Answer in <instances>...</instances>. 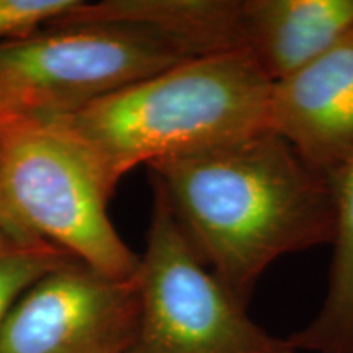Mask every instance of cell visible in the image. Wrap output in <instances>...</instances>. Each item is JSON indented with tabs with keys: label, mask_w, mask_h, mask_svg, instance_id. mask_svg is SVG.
<instances>
[{
	"label": "cell",
	"mask_w": 353,
	"mask_h": 353,
	"mask_svg": "<svg viewBox=\"0 0 353 353\" xmlns=\"http://www.w3.org/2000/svg\"><path fill=\"white\" fill-rule=\"evenodd\" d=\"M136 281L139 319L126 353H296L290 339L247 317L193 252L156 187Z\"/></svg>",
	"instance_id": "5"
},
{
	"label": "cell",
	"mask_w": 353,
	"mask_h": 353,
	"mask_svg": "<svg viewBox=\"0 0 353 353\" xmlns=\"http://www.w3.org/2000/svg\"><path fill=\"white\" fill-rule=\"evenodd\" d=\"M148 167L193 252L244 309L278 257L335 239L334 180L272 130Z\"/></svg>",
	"instance_id": "1"
},
{
	"label": "cell",
	"mask_w": 353,
	"mask_h": 353,
	"mask_svg": "<svg viewBox=\"0 0 353 353\" xmlns=\"http://www.w3.org/2000/svg\"><path fill=\"white\" fill-rule=\"evenodd\" d=\"M0 224H3V223H2V218H0Z\"/></svg>",
	"instance_id": "14"
},
{
	"label": "cell",
	"mask_w": 353,
	"mask_h": 353,
	"mask_svg": "<svg viewBox=\"0 0 353 353\" xmlns=\"http://www.w3.org/2000/svg\"><path fill=\"white\" fill-rule=\"evenodd\" d=\"M268 126L335 180L353 157V28L273 83Z\"/></svg>",
	"instance_id": "7"
},
{
	"label": "cell",
	"mask_w": 353,
	"mask_h": 353,
	"mask_svg": "<svg viewBox=\"0 0 353 353\" xmlns=\"http://www.w3.org/2000/svg\"><path fill=\"white\" fill-rule=\"evenodd\" d=\"M130 26H44L0 41V120L52 121L185 63Z\"/></svg>",
	"instance_id": "4"
},
{
	"label": "cell",
	"mask_w": 353,
	"mask_h": 353,
	"mask_svg": "<svg viewBox=\"0 0 353 353\" xmlns=\"http://www.w3.org/2000/svg\"><path fill=\"white\" fill-rule=\"evenodd\" d=\"M273 82L245 51L198 57L57 121L88 149L114 192L128 172L270 130Z\"/></svg>",
	"instance_id": "2"
},
{
	"label": "cell",
	"mask_w": 353,
	"mask_h": 353,
	"mask_svg": "<svg viewBox=\"0 0 353 353\" xmlns=\"http://www.w3.org/2000/svg\"><path fill=\"white\" fill-rule=\"evenodd\" d=\"M88 25L143 30L185 59L244 51L242 0H81L46 26Z\"/></svg>",
	"instance_id": "8"
},
{
	"label": "cell",
	"mask_w": 353,
	"mask_h": 353,
	"mask_svg": "<svg viewBox=\"0 0 353 353\" xmlns=\"http://www.w3.org/2000/svg\"><path fill=\"white\" fill-rule=\"evenodd\" d=\"M70 260L50 242L0 224V330L25 291Z\"/></svg>",
	"instance_id": "11"
},
{
	"label": "cell",
	"mask_w": 353,
	"mask_h": 353,
	"mask_svg": "<svg viewBox=\"0 0 353 353\" xmlns=\"http://www.w3.org/2000/svg\"><path fill=\"white\" fill-rule=\"evenodd\" d=\"M3 125H6V123H3L2 120H0V136H2V130H3Z\"/></svg>",
	"instance_id": "13"
},
{
	"label": "cell",
	"mask_w": 353,
	"mask_h": 353,
	"mask_svg": "<svg viewBox=\"0 0 353 353\" xmlns=\"http://www.w3.org/2000/svg\"><path fill=\"white\" fill-rule=\"evenodd\" d=\"M138 319L136 276H107L74 259L25 291L0 330V353H126Z\"/></svg>",
	"instance_id": "6"
},
{
	"label": "cell",
	"mask_w": 353,
	"mask_h": 353,
	"mask_svg": "<svg viewBox=\"0 0 353 353\" xmlns=\"http://www.w3.org/2000/svg\"><path fill=\"white\" fill-rule=\"evenodd\" d=\"M334 183L337 229L327 296L314 321L290 337L296 352L353 353V157Z\"/></svg>",
	"instance_id": "10"
},
{
	"label": "cell",
	"mask_w": 353,
	"mask_h": 353,
	"mask_svg": "<svg viewBox=\"0 0 353 353\" xmlns=\"http://www.w3.org/2000/svg\"><path fill=\"white\" fill-rule=\"evenodd\" d=\"M113 195L88 149L57 121H8L0 136V218L107 276L134 278L139 255L108 218Z\"/></svg>",
	"instance_id": "3"
},
{
	"label": "cell",
	"mask_w": 353,
	"mask_h": 353,
	"mask_svg": "<svg viewBox=\"0 0 353 353\" xmlns=\"http://www.w3.org/2000/svg\"><path fill=\"white\" fill-rule=\"evenodd\" d=\"M81 0H0V38L19 39L63 17Z\"/></svg>",
	"instance_id": "12"
},
{
	"label": "cell",
	"mask_w": 353,
	"mask_h": 353,
	"mask_svg": "<svg viewBox=\"0 0 353 353\" xmlns=\"http://www.w3.org/2000/svg\"><path fill=\"white\" fill-rule=\"evenodd\" d=\"M244 51L275 83L353 28V0H242Z\"/></svg>",
	"instance_id": "9"
}]
</instances>
